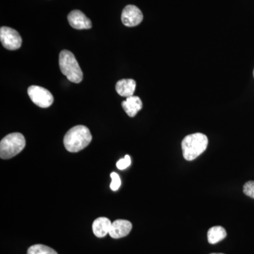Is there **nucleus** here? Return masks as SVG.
Masks as SVG:
<instances>
[{
	"label": "nucleus",
	"instance_id": "1",
	"mask_svg": "<svg viewBox=\"0 0 254 254\" xmlns=\"http://www.w3.org/2000/svg\"><path fill=\"white\" fill-rule=\"evenodd\" d=\"M92 141L91 131L88 127L78 125L70 128L64 137L65 148L71 153L84 149Z\"/></svg>",
	"mask_w": 254,
	"mask_h": 254
},
{
	"label": "nucleus",
	"instance_id": "2",
	"mask_svg": "<svg viewBox=\"0 0 254 254\" xmlns=\"http://www.w3.org/2000/svg\"><path fill=\"white\" fill-rule=\"evenodd\" d=\"M208 144V138L203 133L188 135L182 142L184 158L188 161L195 160L206 150Z\"/></svg>",
	"mask_w": 254,
	"mask_h": 254
},
{
	"label": "nucleus",
	"instance_id": "3",
	"mask_svg": "<svg viewBox=\"0 0 254 254\" xmlns=\"http://www.w3.org/2000/svg\"><path fill=\"white\" fill-rule=\"evenodd\" d=\"M59 65L62 73L66 76L68 81L75 83H81L83 80V72L71 52L64 50L60 53Z\"/></svg>",
	"mask_w": 254,
	"mask_h": 254
},
{
	"label": "nucleus",
	"instance_id": "4",
	"mask_svg": "<svg viewBox=\"0 0 254 254\" xmlns=\"http://www.w3.org/2000/svg\"><path fill=\"white\" fill-rule=\"evenodd\" d=\"M26 146V139L20 133L8 134L0 142V157L7 160L21 153Z\"/></svg>",
	"mask_w": 254,
	"mask_h": 254
},
{
	"label": "nucleus",
	"instance_id": "5",
	"mask_svg": "<svg viewBox=\"0 0 254 254\" xmlns=\"http://www.w3.org/2000/svg\"><path fill=\"white\" fill-rule=\"evenodd\" d=\"M28 95L31 101L40 108H49L54 102V98L52 93L43 87L30 86L28 88Z\"/></svg>",
	"mask_w": 254,
	"mask_h": 254
},
{
	"label": "nucleus",
	"instance_id": "6",
	"mask_svg": "<svg viewBox=\"0 0 254 254\" xmlns=\"http://www.w3.org/2000/svg\"><path fill=\"white\" fill-rule=\"evenodd\" d=\"M0 41L3 47L9 50L19 49L22 43V39L18 31L6 26L0 28Z\"/></svg>",
	"mask_w": 254,
	"mask_h": 254
},
{
	"label": "nucleus",
	"instance_id": "7",
	"mask_svg": "<svg viewBox=\"0 0 254 254\" xmlns=\"http://www.w3.org/2000/svg\"><path fill=\"white\" fill-rule=\"evenodd\" d=\"M122 21L125 26L134 27L143 21V16L141 10L134 5H127L122 14Z\"/></svg>",
	"mask_w": 254,
	"mask_h": 254
},
{
	"label": "nucleus",
	"instance_id": "8",
	"mask_svg": "<svg viewBox=\"0 0 254 254\" xmlns=\"http://www.w3.org/2000/svg\"><path fill=\"white\" fill-rule=\"evenodd\" d=\"M67 18L70 26L75 29H90L92 27L91 20L79 10L71 11L68 14Z\"/></svg>",
	"mask_w": 254,
	"mask_h": 254
},
{
	"label": "nucleus",
	"instance_id": "9",
	"mask_svg": "<svg viewBox=\"0 0 254 254\" xmlns=\"http://www.w3.org/2000/svg\"><path fill=\"white\" fill-rule=\"evenodd\" d=\"M131 229L132 224L128 220H117L112 222L109 235L113 239L123 238L129 234Z\"/></svg>",
	"mask_w": 254,
	"mask_h": 254
},
{
	"label": "nucleus",
	"instance_id": "10",
	"mask_svg": "<svg viewBox=\"0 0 254 254\" xmlns=\"http://www.w3.org/2000/svg\"><path fill=\"white\" fill-rule=\"evenodd\" d=\"M122 106L130 118H133L143 108V103L139 97L131 96L127 98V100L123 102Z\"/></svg>",
	"mask_w": 254,
	"mask_h": 254
},
{
	"label": "nucleus",
	"instance_id": "11",
	"mask_svg": "<svg viewBox=\"0 0 254 254\" xmlns=\"http://www.w3.org/2000/svg\"><path fill=\"white\" fill-rule=\"evenodd\" d=\"M111 225L112 222L109 219L101 217V218H97L93 222L92 228L95 236L102 238L109 234Z\"/></svg>",
	"mask_w": 254,
	"mask_h": 254
},
{
	"label": "nucleus",
	"instance_id": "12",
	"mask_svg": "<svg viewBox=\"0 0 254 254\" xmlns=\"http://www.w3.org/2000/svg\"><path fill=\"white\" fill-rule=\"evenodd\" d=\"M136 83L134 80L128 78V79H122L118 81L115 88L119 95L128 98V97L133 96L136 89Z\"/></svg>",
	"mask_w": 254,
	"mask_h": 254
},
{
	"label": "nucleus",
	"instance_id": "13",
	"mask_svg": "<svg viewBox=\"0 0 254 254\" xmlns=\"http://www.w3.org/2000/svg\"><path fill=\"white\" fill-rule=\"evenodd\" d=\"M227 236L226 230L221 226L211 227L208 232V242L211 245L218 243Z\"/></svg>",
	"mask_w": 254,
	"mask_h": 254
},
{
	"label": "nucleus",
	"instance_id": "14",
	"mask_svg": "<svg viewBox=\"0 0 254 254\" xmlns=\"http://www.w3.org/2000/svg\"><path fill=\"white\" fill-rule=\"evenodd\" d=\"M27 254H58L53 249L46 245H35L28 250Z\"/></svg>",
	"mask_w": 254,
	"mask_h": 254
},
{
	"label": "nucleus",
	"instance_id": "15",
	"mask_svg": "<svg viewBox=\"0 0 254 254\" xmlns=\"http://www.w3.org/2000/svg\"><path fill=\"white\" fill-rule=\"evenodd\" d=\"M110 177H111L112 179V182L110 186V189L114 190V191L118 190L119 189H120V186H121V179H120L118 174L116 173H112L111 175H110Z\"/></svg>",
	"mask_w": 254,
	"mask_h": 254
},
{
	"label": "nucleus",
	"instance_id": "16",
	"mask_svg": "<svg viewBox=\"0 0 254 254\" xmlns=\"http://www.w3.org/2000/svg\"><path fill=\"white\" fill-rule=\"evenodd\" d=\"M131 163V158H130L129 155H125V158L120 159L118 163H117V168H118L119 170H125V169L130 166Z\"/></svg>",
	"mask_w": 254,
	"mask_h": 254
},
{
	"label": "nucleus",
	"instance_id": "17",
	"mask_svg": "<svg viewBox=\"0 0 254 254\" xmlns=\"http://www.w3.org/2000/svg\"><path fill=\"white\" fill-rule=\"evenodd\" d=\"M243 191L246 195L254 198V181L247 182L244 185Z\"/></svg>",
	"mask_w": 254,
	"mask_h": 254
},
{
	"label": "nucleus",
	"instance_id": "18",
	"mask_svg": "<svg viewBox=\"0 0 254 254\" xmlns=\"http://www.w3.org/2000/svg\"></svg>",
	"mask_w": 254,
	"mask_h": 254
},
{
	"label": "nucleus",
	"instance_id": "19",
	"mask_svg": "<svg viewBox=\"0 0 254 254\" xmlns=\"http://www.w3.org/2000/svg\"></svg>",
	"mask_w": 254,
	"mask_h": 254
}]
</instances>
